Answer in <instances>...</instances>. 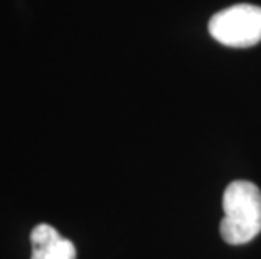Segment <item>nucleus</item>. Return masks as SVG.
Wrapping results in <instances>:
<instances>
[{"instance_id": "obj_1", "label": "nucleus", "mask_w": 261, "mask_h": 259, "mask_svg": "<svg viewBox=\"0 0 261 259\" xmlns=\"http://www.w3.org/2000/svg\"><path fill=\"white\" fill-rule=\"evenodd\" d=\"M224 219L219 231L227 244H248L261 233V190L248 180H234L224 190Z\"/></svg>"}, {"instance_id": "obj_3", "label": "nucleus", "mask_w": 261, "mask_h": 259, "mask_svg": "<svg viewBox=\"0 0 261 259\" xmlns=\"http://www.w3.org/2000/svg\"><path fill=\"white\" fill-rule=\"evenodd\" d=\"M31 259H76V247L53 225L39 224L31 233Z\"/></svg>"}, {"instance_id": "obj_2", "label": "nucleus", "mask_w": 261, "mask_h": 259, "mask_svg": "<svg viewBox=\"0 0 261 259\" xmlns=\"http://www.w3.org/2000/svg\"><path fill=\"white\" fill-rule=\"evenodd\" d=\"M209 32L227 47H251L261 41V7L238 4L221 10L211 19Z\"/></svg>"}]
</instances>
